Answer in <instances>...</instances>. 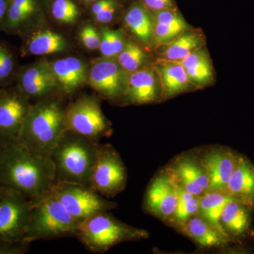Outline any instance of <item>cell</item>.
<instances>
[{
	"label": "cell",
	"instance_id": "obj_15",
	"mask_svg": "<svg viewBox=\"0 0 254 254\" xmlns=\"http://www.w3.org/2000/svg\"><path fill=\"white\" fill-rule=\"evenodd\" d=\"M237 153L226 147L206 150L199 157L209 179L208 190L225 191L236 167Z\"/></svg>",
	"mask_w": 254,
	"mask_h": 254
},
{
	"label": "cell",
	"instance_id": "obj_39",
	"mask_svg": "<svg viewBox=\"0 0 254 254\" xmlns=\"http://www.w3.org/2000/svg\"><path fill=\"white\" fill-rule=\"evenodd\" d=\"M114 3H115L114 0H99V1L95 2V4L93 5V6H92V14L94 16V15L101 11L102 10L106 8L107 6L113 4Z\"/></svg>",
	"mask_w": 254,
	"mask_h": 254
},
{
	"label": "cell",
	"instance_id": "obj_2",
	"mask_svg": "<svg viewBox=\"0 0 254 254\" xmlns=\"http://www.w3.org/2000/svg\"><path fill=\"white\" fill-rule=\"evenodd\" d=\"M66 130L65 110L60 102L42 100L31 105L17 142L36 154L49 157Z\"/></svg>",
	"mask_w": 254,
	"mask_h": 254
},
{
	"label": "cell",
	"instance_id": "obj_10",
	"mask_svg": "<svg viewBox=\"0 0 254 254\" xmlns=\"http://www.w3.org/2000/svg\"><path fill=\"white\" fill-rule=\"evenodd\" d=\"M31 107L17 87L0 89V145L17 142Z\"/></svg>",
	"mask_w": 254,
	"mask_h": 254
},
{
	"label": "cell",
	"instance_id": "obj_26",
	"mask_svg": "<svg viewBox=\"0 0 254 254\" xmlns=\"http://www.w3.org/2000/svg\"><path fill=\"white\" fill-rule=\"evenodd\" d=\"M203 36L196 32L186 31L177 37L173 41L164 45L161 59L169 61L181 62L190 53L203 47Z\"/></svg>",
	"mask_w": 254,
	"mask_h": 254
},
{
	"label": "cell",
	"instance_id": "obj_23",
	"mask_svg": "<svg viewBox=\"0 0 254 254\" xmlns=\"http://www.w3.org/2000/svg\"><path fill=\"white\" fill-rule=\"evenodd\" d=\"M186 71L193 86L203 87L209 84L213 78V68L207 52L202 47L179 62Z\"/></svg>",
	"mask_w": 254,
	"mask_h": 254
},
{
	"label": "cell",
	"instance_id": "obj_12",
	"mask_svg": "<svg viewBox=\"0 0 254 254\" xmlns=\"http://www.w3.org/2000/svg\"><path fill=\"white\" fill-rule=\"evenodd\" d=\"M126 71L113 58H103L93 63L88 74L92 88L110 100H115L125 94L127 78Z\"/></svg>",
	"mask_w": 254,
	"mask_h": 254
},
{
	"label": "cell",
	"instance_id": "obj_28",
	"mask_svg": "<svg viewBox=\"0 0 254 254\" xmlns=\"http://www.w3.org/2000/svg\"><path fill=\"white\" fill-rule=\"evenodd\" d=\"M125 23L132 33L145 44H150L153 36V16L140 4H134L127 11Z\"/></svg>",
	"mask_w": 254,
	"mask_h": 254
},
{
	"label": "cell",
	"instance_id": "obj_6",
	"mask_svg": "<svg viewBox=\"0 0 254 254\" xmlns=\"http://www.w3.org/2000/svg\"><path fill=\"white\" fill-rule=\"evenodd\" d=\"M127 184V168L118 152L110 143L100 145L90 188L102 196L111 198L123 192Z\"/></svg>",
	"mask_w": 254,
	"mask_h": 254
},
{
	"label": "cell",
	"instance_id": "obj_9",
	"mask_svg": "<svg viewBox=\"0 0 254 254\" xmlns=\"http://www.w3.org/2000/svg\"><path fill=\"white\" fill-rule=\"evenodd\" d=\"M52 193L79 222L118 206L115 202L110 201L91 188L76 184H56Z\"/></svg>",
	"mask_w": 254,
	"mask_h": 254
},
{
	"label": "cell",
	"instance_id": "obj_19",
	"mask_svg": "<svg viewBox=\"0 0 254 254\" xmlns=\"http://www.w3.org/2000/svg\"><path fill=\"white\" fill-rule=\"evenodd\" d=\"M58 88L65 94H72L87 81L86 64L74 57H67L51 64Z\"/></svg>",
	"mask_w": 254,
	"mask_h": 254
},
{
	"label": "cell",
	"instance_id": "obj_24",
	"mask_svg": "<svg viewBox=\"0 0 254 254\" xmlns=\"http://www.w3.org/2000/svg\"><path fill=\"white\" fill-rule=\"evenodd\" d=\"M232 198L226 192L220 190H208L199 196L198 215L227 237L220 224V217L225 205Z\"/></svg>",
	"mask_w": 254,
	"mask_h": 254
},
{
	"label": "cell",
	"instance_id": "obj_3",
	"mask_svg": "<svg viewBox=\"0 0 254 254\" xmlns=\"http://www.w3.org/2000/svg\"><path fill=\"white\" fill-rule=\"evenodd\" d=\"M99 143L66 130L50 153L56 184H76L90 188Z\"/></svg>",
	"mask_w": 254,
	"mask_h": 254
},
{
	"label": "cell",
	"instance_id": "obj_27",
	"mask_svg": "<svg viewBox=\"0 0 254 254\" xmlns=\"http://www.w3.org/2000/svg\"><path fill=\"white\" fill-rule=\"evenodd\" d=\"M37 9L36 0H10L4 31L22 33Z\"/></svg>",
	"mask_w": 254,
	"mask_h": 254
},
{
	"label": "cell",
	"instance_id": "obj_16",
	"mask_svg": "<svg viewBox=\"0 0 254 254\" xmlns=\"http://www.w3.org/2000/svg\"><path fill=\"white\" fill-rule=\"evenodd\" d=\"M225 192L254 211V165L245 155H238Z\"/></svg>",
	"mask_w": 254,
	"mask_h": 254
},
{
	"label": "cell",
	"instance_id": "obj_32",
	"mask_svg": "<svg viewBox=\"0 0 254 254\" xmlns=\"http://www.w3.org/2000/svg\"><path fill=\"white\" fill-rule=\"evenodd\" d=\"M16 57L6 43H0V86H6L13 78L16 79Z\"/></svg>",
	"mask_w": 254,
	"mask_h": 254
},
{
	"label": "cell",
	"instance_id": "obj_31",
	"mask_svg": "<svg viewBox=\"0 0 254 254\" xmlns=\"http://www.w3.org/2000/svg\"><path fill=\"white\" fill-rule=\"evenodd\" d=\"M101 34L100 50L102 55L105 58L118 57L125 46L123 33L104 28L102 29Z\"/></svg>",
	"mask_w": 254,
	"mask_h": 254
},
{
	"label": "cell",
	"instance_id": "obj_17",
	"mask_svg": "<svg viewBox=\"0 0 254 254\" xmlns=\"http://www.w3.org/2000/svg\"><path fill=\"white\" fill-rule=\"evenodd\" d=\"M177 230L201 248H222L231 241L199 215L190 218Z\"/></svg>",
	"mask_w": 254,
	"mask_h": 254
},
{
	"label": "cell",
	"instance_id": "obj_21",
	"mask_svg": "<svg viewBox=\"0 0 254 254\" xmlns=\"http://www.w3.org/2000/svg\"><path fill=\"white\" fill-rule=\"evenodd\" d=\"M188 29L183 17L173 9L155 11L153 17L152 42L156 46H164L173 41Z\"/></svg>",
	"mask_w": 254,
	"mask_h": 254
},
{
	"label": "cell",
	"instance_id": "obj_40",
	"mask_svg": "<svg viewBox=\"0 0 254 254\" xmlns=\"http://www.w3.org/2000/svg\"><path fill=\"white\" fill-rule=\"evenodd\" d=\"M83 1H86V2H91V1H95L97 0H83Z\"/></svg>",
	"mask_w": 254,
	"mask_h": 254
},
{
	"label": "cell",
	"instance_id": "obj_34",
	"mask_svg": "<svg viewBox=\"0 0 254 254\" xmlns=\"http://www.w3.org/2000/svg\"><path fill=\"white\" fill-rule=\"evenodd\" d=\"M80 38L87 49L94 50L100 48L101 37L91 25H86L80 32Z\"/></svg>",
	"mask_w": 254,
	"mask_h": 254
},
{
	"label": "cell",
	"instance_id": "obj_14",
	"mask_svg": "<svg viewBox=\"0 0 254 254\" xmlns=\"http://www.w3.org/2000/svg\"><path fill=\"white\" fill-rule=\"evenodd\" d=\"M15 80L28 100L46 97L58 88L51 64L45 60L18 70Z\"/></svg>",
	"mask_w": 254,
	"mask_h": 254
},
{
	"label": "cell",
	"instance_id": "obj_8",
	"mask_svg": "<svg viewBox=\"0 0 254 254\" xmlns=\"http://www.w3.org/2000/svg\"><path fill=\"white\" fill-rule=\"evenodd\" d=\"M33 207L21 193L0 187V242H25Z\"/></svg>",
	"mask_w": 254,
	"mask_h": 254
},
{
	"label": "cell",
	"instance_id": "obj_1",
	"mask_svg": "<svg viewBox=\"0 0 254 254\" xmlns=\"http://www.w3.org/2000/svg\"><path fill=\"white\" fill-rule=\"evenodd\" d=\"M56 185L51 159L33 153L18 142L0 145V187L16 190L33 205Z\"/></svg>",
	"mask_w": 254,
	"mask_h": 254
},
{
	"label": "cell",
	"instance_id": "obj_4",
	"mask_svg": "<svg viewBox=\"0 0 254 254\" xmlns=\"http://www.w3.org/2000/svg\"><path fill=\"white\" fill-rule=\"evenodd\" d=\"M93 215L78 225L76 238L94 254H103L115 246L126 242L145 240L149 233L121 222L110 213Z\"/></svg>",
	"mask_w": 254,
	"mask_h": 254
},
{
	"label": "cell",
	"instance_id": "obj_25",
	"mask_svg": "<svg viewBox=\"0 0 254 254\" xmlns=\"http://www.w3.org/2000/svg\"><path fill=\"white\" fill-rule=\"evenodd\" d=\"M66 48V41L61 35L45 31L29 37L23 47V53L33 55H52L61 53Z\"/></svg>",
	"mask_w": 254,
	"mask_h": 254
},
{
	"label": "cell",
	"instance_id": "obj_22",
	"mask_svg": "<svg viewBox=\"0 0 254 254\" xmlns=\"http://www.w3.org/2000/svg\"><path fill=\"white\" fill-rule=\"evenodd\" d=\"M253 212L250 207L234 198L227 203L220 217V224L231 240L248 233L252 226Z\"/></svg>",
	"mask_w": 254,
	"mask_h": 254
},
{
	"label": "cell",
	"instance_id": "obj_11",
	"mask_svg": "<svg viewBox=\"0 0 254 254\" xmlns=\"http://www.w3.org/2000/svg\"><path fill=\"white\" fill-rule=\"evenodd\" d=\"M178 202V185L165 169L157 174L145 190V213L166 222L175 213Z\"/></svg>",
	"mask_w": 254,
	"mask_h": 254
},
{
	"label": "cell",
	"instance_id": "obj_29",
	"mask_svg": "<svg viewBox=\"0 0 254 254\" xmlns=\"http://www.w3.org/2000/svg\"><path fill=\"white\" fill-rule=\"evenodd\" d=\"M178 185V184H177ZM199 213V196L189 193L178 185V202L175 213L165 222L178 230L187 220Z\"/></svg>",
	"mask_w": 254,
	"mask_h": 254
},
{
	"label": "cell",
	"instance_id": "obj_38",
	"mask_svg": "<svg viewBox=\"0 0 254 254\" xmlns=\"http://www.w3.org/2000/svg\"><path fill=\"white\" fill-rule=\"evenodd\" d=\"M10 0H0V30H4Z\"/></svg>",
	"mask_w": 254,
	"mask_h": 254
},
{
	"label": "cell",
	"instance_id": "obj_20",
	"mask_svg": "<svg viewBox=\"0 0 254 254\" xmlns=\"http://www.w3.org/2000/svg\"><path fill=\"white\" fill-rule=\"evenodd\" d=\"M155 70L160 78L163 98H171L188 91L192 86L185 68L179 62L158 60Z\"/></svg>",
	"mask_w": 254,
	"mask_h": 254
},
{
	"label": "cell",
	"instance_id": "obj_13",
	"mask_svg": "<svg viewBox=\"0 0 254 254\" xmlns=\"http://www.w3.org/2000/svg\"><path fill=\"white\" fill-rule=\"evenodd\" d=\"M179 186L191 194L200 196L209 190V179L199 158L182 155L165 168Z\"/></svg>",
	"mask_w": 254,
	"mask_h": 254
},
{
	"label": "cell",
	"instance_id": "obj_37",
	"mask_svg": "<svg viewBox=\"0 0 254 254\" xmlns=\"http://www.w3.org/2000/svg\"><path fill=\"white\" fill-rule=\"evenodd\" d=\"M116 3L107 6L98 14L94 15V17L98 22L106 23L113 21L115 13H116Z\"/></svg>",
	"mask_w": 254,
	"mask_h": 254
},
{
	"label": "cell",
	"instance_id": "obj_5",
	"mask_svg": "<svg viewBox=\"0 0 254 254\" xmlns=\"http://www.w3.org/2000/svg\"><path fill=\"white\" fill-rule=\"evenodd\" d=\"M79 224L51 193L33 205L25 242L76 237Z\"/></svg>",
	"mask_w": 254,
	"mask_h": 254
},
{
	"label": "cell",
	"instance_id": "obj_41",
	"mask_svg": "<svg viewBox=\"0 0 254 254\" xmlns=\"http://www.w3.org/2000/svg\"></svg>",
	"mask_w": 254,
	"mask_h": 254
},
{
	"label": "cell",
	"instance_id": "obj_36",
	"mask_svg": "<svg viewBox=\"0 0 254 254\" xmlns=\"http://www.w3.org/2000/svg\"><path fill=\"white\" fill-rule=\"evenodd\" d=\"M148 9L158 11L162 10L173 9V0H143Z\"/></svg>",
	"mask_w": 254,
	"mask_h": 254
},
{
	"label": "cell",
	"instance_id": "obj_33",
	"mask_svg": "<svg viewBox=\"0 0 254 254\" xmlns=\"http://www.w3.org/2000/svg\"><path fill=\"white\" fill-rule=\"evenodd\" d=\"M51 11L57 21L64 23L75 22L78 15L77 6L71 0H55Z\"/></svg>",
	"mask_w": 254,
	"mask_h": 254
},
{
	"label": "cell",
	"instance_id": "obj_7",
	"mask_svg": "<svg viewBox=\"0 0 254 254\" xmlns=\"http://www.w3.org/2000/svg\"><path fill=\"white\" fill-rule=\"evenodd\" d=\"M66 129L98 142L110 136L113 129L100 108L99 100L94 97L83 96L65 110Z\"/></svg>",
	"mask_w": 254,
	"mask_h": 254
},
{
	"label": "cell",
	"instance_id": "obj_35",
	"mask_svg": "<svg viewBox=\"0 0 254 254\" xmlns=\"http://www.w3.org/2000/svg\"><path fill=\"white\" fill-rule=\"evenodd\" d=\"M31 243L25 242H0V254H24Z\"/></svg>",
	"mask_w": 254,
	"mask_h": 254
},
{
	"label": "cell",
	"instance_id": "obj_18",
	"mask_svg": "<svg viewBox=\"0 0 254 254\" xmlns=\"http://www.w3.org/2000/svg\"><path fill=\"white\" fill-rule=\"evenodd\" d=\"M155 73L146 68L131 73L127 80L125 99L131 104L143 105L153 103L158 98V87Z\"/></svg>",
	"mask_w": 254,
	"mask_h": 254
},
{
	"label": "cell",
	"instance_id": "obj_30",
	"mask_svg": "<svg viewBox=\"0 0 254 254\" xmlns=\"http://www.w3.org/2000/svg\"><path fill=\"white\" fill-rule=\"evenodd\" d=\"M145 60L143 50L133 42L125 43L123 51L118 55L119 64L126 72L133 73L137 71Z\"/></svg>",
	"mask_w": 254,
	"mask_h": 254
}]
</instances>
